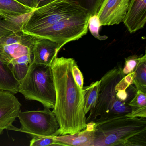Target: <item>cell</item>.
<instances>
[{"label": "cell", "instance_id": "3957f363", "mask_svg": "<svg viewBox=\"0 0 146 146\" xmlns=\"http://www.w3.org/2000/svg\"><path fill=\"white\" fill-rule=\"evenodd\" d=\"M122 68L114 67L101 78L99 93L95 106L90 110L86 122L100 121L118 115H125L131 111L128 103L117 96L115 87L123 78Z\"/></svg>", "mask_w": 146, "mask_h": 146}, {"label": "cell", "instance_id": "8fae6325", "mask_svg": "<svg viewBox=\"0 0 146 146\" xmlns=\"http://www.w3.org/2000/svg\"><path fill=\"white\" fill-rule=\"evenodd\" d=\"M60 50L58 44L54 42L34 37L32 63L51 66Z\"/></svg>", "mask_w": 146, "mask_h": 146}, {"label": "cell", "instance_id": "30bf717a", "mask_svg": "<svg viewBox=\"0 0 146 146\" xmlns=\"http://www.w3.org/2000/svg\"><path fill=\"white\" fill-rule=\"evenodd\" d=\"M21 104L14 94L0 90V135L10 129L21 112Z\"/></svg>", "mask_w": 146, "mask_h": 146}, {"label": "cell", "instance_id": "2e32d148", "mask_svg": "<svg viewBox=\"0 0 146 146\" xmlns=\"http://www.w3.org/2000/svg\"><path fill=\"white\" fill-rule=\"evenodd\" d=\"M100 81H97L83 88L84 93V111L86 114L95 106L99 93Z\"/></svg>", "mask_w": 146, "mask_h": 146}, {"label": "cell", "instance_id": "ac0fdd59", "mask_svg": "<svg viewBox=\"0 0 146 146\" xmlns=\"http://www.w3.org/2000/svg\"><path fill=\"white\" fill-rule=\"evenodd\" d=\"M78 6L88 11L90 16L97 14L103 0H71Z\"/></svg>", "mask_w": 146, "mask_h": 146}, {"label": "cell", "instance_id": "9c48e42d", "mask_svg": "<svg viewBox=\"0 0 146 146\" xmlns=\"http://www.w3.org/2000/svg\"><path fill=\"white\" fill-rule=\"evenodd\" d=\"M130 0H103L97 13L101 26L119 25L123 22Z\"/></svg>", "mask_w": 146, "mask_h": 146}, {"label": "cell", "instance_id": "277c9868", "mask_svg": "<svg viewBox=\"0 0 146 146\" xmlns=\"http://www.w3.org/2000/svg\"><path fill=\"white\" fill-rule=\"evenodd\" d=\"M19 93L26 100L36 101L44 107L53 109L56 94L51 66L31 63L20 81Z\"/></svg>", "mask_w": 146, "mask_h": 146}, {"label": "cell", "instance_id": "9a60e30c", "mask_svg": "<svg viewBox=\"0 0 146 146\" xmlns=\"http://www.w3.org/2000/svg\"><path fill=\"white\" fill-rule=\"evenodd\" d=\"M34 11L16 0H0V13L5 16L23 17Z\"/></svg>", "mask_w": 146, "mask_h": 146}, {"label": "cell", "instance_id": "e0dca14e", "mask_svg": "<svg viewBox=\"0 0 146 146\" xmlns=\"http://www.w3.org/2000/svg\"><path fill=\"white\" fill-rule=\"evenodd\" d=\"M133 84L137 90L146 94V55L140 57V60L135 69Z\"/></svg>", "mask_w": 146, "mask_h": 146}, {"label": "cell", "instance_id": "5b68a950", "mask_svg": "<svg viewBox=\"0 0 146 146\" xmlns=\"http://www.w3.org/2000/svg\"><path fill=\"white\" fill-rule=\"evenodd\" d=\"M34 40V36L21 31L0 38V60L8 66L19 81L32 63Z\"/></svg>", "mask_w": 146, "mask_h": 146}, {"label": "cell", "instance_id": "83f0119b", "mask_svg": "<svg viewBox=\"0 0 146 146\" xmlns=\"http://www.w3.org/2000/svg\"><path fill=\"white\" fill-rule=\"evenodd\" d=\"M55 0H36V3H37L36 8L44 6L48 4L52 3Z\"/></svg>", "mask_w": 146, "mask_h": 146}, {"label": "cell", "instance_id": "4316f807", "mask_svg": "<svg viewBox=\"0 0 146 146\" xmlns=\"http://www.w3.org/2000/svg\"><path fill=\"white\" fill-rule=\"evenodd\" d=\"M117 96L120 100L125 102L128 101V99L130 98L129 93L126 90H118L117 91Z\"/></svg>", "mask_w": 146, "mask_h": 146}, {"label": "cell", "instance_id": "7402d4cb", "mask_svg": "<svg viewBox=\"0 0 146 146\" xmlns=\"http://www.w3.org/2000/svg\"><path fill=\"white\" fill-rule=\"evenodd\" d=\"M140 57L137 55H131L125 58L124 66L122 69L123 77L134 72L140 60Z\"/></svg>", "mask_w": 146, "mask_h": 146}, {"label": "cell", "instance_id": "484cf974", "mask_svg": "<svg viewBox=\"0 0 146 146\" xmlns=\"http://www.w3.org/2000/svg\"><path fill=\"white\" fill-rule=\"evenodd\" d=\"M20 4L35 10L36 8V0H16Z\"/></svg>", "mask_w": 146, "mask_h": 146}, {"label": "cell", "instance_id": "4fadbf2b", "mask_svg": "<svg viewBox=\"0 0 146 146\" xmlns=\"http://www.w3.org/2000/svg\"><path fill=\"white\" fill-rule=\"evenodd\" d=\"M95 124L94 121H90L87 123L85 129L75 134L54 136V139L61 146H92Z\"/></svg>", "mask_w": 146, "mask_h": 146}, {"label": "cell", "instance_id": "f1b7e54d", "mask_svg": "<svg viewBox=\"0 0 146 146\" xmlns=\"http://www.w3.org/2000/svg\"><path fill=\"white\" fill-rule=\"evenodd\" d=\"M12 33H13V32L0 26V38L4 36L9 35V34H11Z\"/></svg>", "mask_w": 146, "mask_h": 146}, {"label": "cell", "instance_id": "44dd1931", "mask_svg": "<svg viewBox=\"0 0 146 146\" xmlns=\"http://www.w3.org/2000/svg\"><path fill=\"white\" fill-rule=\"evenodd\" d=\"M128 105L130 107L131 110L146 107V94L137 90L134 97Z\"/></svg>", "mask_w": 146, "mask_h": 146}, {"label": "cell", "instance_id": "8992f818", "mask_svg": "<svg viewBox=\"0 0 146 146\" xmlns=\"http://www.w3.org/2000/svg\"><path fill=\"white\" fill-rule=\"evenodd\" d=\"M86 13L88 12L71 0H55L36 8L23 23L21 31L31 35L64 19Z\"/></svg>", "mask_w": 146, "mask_h": 146}, {"label": "cell", "instance_id": "cb8c5ba5", "mask_svg": "<svg viewBox=\"0 0 146 146\" xmlns=\"http://www.w3.org/2000/svg\"><path fill=\"white\" fill-rule=\"evenodd\" d=\"M72 76L78 86L81 89L83 88L84 77L82 73L78 68L76 61L74 60L72 68Z\"/></svg>", "mask_w": 146, "mask_h": 146}, {"label": "cell", "instance_id": "603a6c76", "mask_svg": "<svg viewBox=\"0 0 146 146\" xmlns=\"http://www.w3.org/2000/svg\"><path fill=\"white\" fill-rule=\"evenodd\" d=\"M135 73V71L132 72L123 77L116 85V90L117 91L126 90L130 85H132L133 84Z\"/></svg>", "mask_w": 146, "mask_h": 146}, {"label": "cell", "instance_id": "5bb4252c", "mask_svg": "<svg viewBox=\"0 0 146 146\" xmlns=\"http://www.w3.org/2000/svg\"><path fill=\"white\" fill-rule=\"evenodd\" d=\"M20 81L6 64L0 60V90L15 94L19 92Z\"/></svg>", "mask_w": 146, "mask_h": 146}, {"label": "cell", "instance_id": "7a4b0ae2", "mask_svg": "<svg viewBox=\"0 0 146 146\" xmlns=\"http://www.w3.org/2000/svg\"><path fill=\"white\" fill-rule=\"evenodd\" d=\"M95 122L92 146H146V118L121 115Z\"/></svg>", "mask_w": 146, "mask_h": 146}, {"label": "cell", "instance_id": "ffe728a7", "mask_svg": "<svg viewBox=\"0 0 146 146\" xmlns=\"http://www.w3.org/2000/svg\"><path fill=\"white\" fill-rule=\"evenodd\" d=\"M54 136H38L32 137L30 142V146H61L56 141Z\"/></svg>", "mask_w": 146, "mask_h": 146}, {"label": "cell", "instance_id": "52a82bcc", "mask_svg": "<svg viewBox=\"0 0 146 146\" xmlns=\"http://www.w3.org/2000/svg\"><path fill=\"white\" fill-rule=\"evenodd\" d=\"M89 13L64 19L31 36L48 39L58 44L61 48L68 42L77 40L87 35Z\"/></svg>", "mask_w": 146, "mask_h": 146}, {"label": "cell", "instance_id": "d6986e66", "mask_svg": "<svg viewBox=\"0 0 146 146\" xmlns=\"http://www.w3.org/2000/svg\"><path fill=\"white\" fill-rule=\"evenodd\" d=\"M101 25L97 14L90 16L89 19L88 29L92 35L99 40H105L108 38L106 36H101L99 33Z\"/></svg>", "mask_w": 146, "mask_h": 146}, {"label": "cell", "instance_id": "7c38bea8", "mask_svg": "<svg viewBox=\"0 0 146 146\" xmlns=\"http://www.w3.org/2000/svg\"><path fill=\"white\" fill-rule=\"evenodd\" d=\"M123 22L130 34L143 29L146 23V0H131Z\"/></svg>", "mask_w": 146, "mask_h": 146}, {"label": "cell", "instance_id": "ba28073f", "mask_svg": "<svg viewBox=\"0 0 146 146\" xmlns=\"http://www.w3.org/2000/svg\"><path fill=\"white\" fill-rule=\"evenodd\" d=\"M44 110L20 112L18 118L21 131L30 135L31 137L56 136L59 125L55 114L50 108Z\"/></svg>", "mask_w": 146, "mask_h": 146}, {"label": "cell", "instance_id": "6da1fadb", "mask_svg": "<svg viewBox=\"0 0 146 146\" xmlns=\"http://www.w3.org/2000/svg\"><path fill=\"white\" fill-rule=\"evenodd\" d=\"M74 60L57 57L51 65L56 94L53 112L59 125L56 136L75 134L87 126L83 90L72 76Z\"/></svg>", "mask_w": 146, "mask_h": 146}, {"label": "cell", "instance_id": "d4e9b609", "mask_svg": "<svg viewBox=\"0 0 146 146\" xmlns=\"http://www.w3.org/2000/svg\"><path fill=\"white\" fill-rule=\"evenodd\" d=\"M127 117L146 118V107L132 109L131 111L125 115Z\"/></svg>", "mask_w": 146, "mask_h": 146}]
</instances>
